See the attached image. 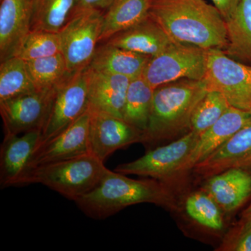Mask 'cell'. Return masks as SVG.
Wrapping results in <instances>:
<instances>
[{
	"mask_svg": "<svg viewBox=\"0 0 251 251\" xmlns=\"http://www.w3.org/2000/svg\"><path fill=\"white\" fill-rule=\"evenodd\" d=\"M149 15L175 42L221 50L227 45L226 20L204 0H152Z\"/></svg>",
	"mask_w": 251,
	"mask_h": 251,
	"instance_id": "obj_1",
	"label": "cell"
},
{
	"mask_svg": "<svg viewBox=\"0 0 251 251\" xmlns=\"http://www.w3.org/2000/svg\"><path fill=\"white\" fill-rule=\"evenodd\" d=\"M86 216L105 219L128 206L151 203L174 211L177 198L171 185L155 179H134L109 170L93 190L75 201Z\"/></svg>",
	"mask_w": 251,
	"mask_h": 251,
	"instance_id": "obj_2",
	"label": "cell"
},
{
	"mask_svg": "<svg viewBox=\"0 0 251 251\" xmlns=\"http://www.w3.org/2000/svg\"><path fill=\"white\" fill-rule=\"evenodd\" d=\"M208 92L204 80L181 79L165 84L153 92L145 145L175 140L191 131L196 107Z\"/></svg>",
	"mask_w": 251,
	"mask_h": 251,
	"instance_id": "obj_3",
	"label": "cell"
},
{
	"mask_svg": "<svg viewBox=\"0 0 251 251\" xmlns=\"http://www.w3.org/2000/svg\"><path fill=\"white\" fill-rule=\"evenodd\" d=\"M109 169L92 153L38 166L29 172L22 186L40 184L75 202L99 184Z\"/></svg>",
	"mask_w": 251,
	"mask_h": 251,
	"instance_id": "obj_4",
	"label": "cell"
},
{
	"mask_svg": "<svg viewBox=\"0 0 251 251\" xmlns=\"http://www.w3.org/2000/svg\"><path fill=\"white\" fill-rule=\"evenodd\" d=\"M103 21L102 10H77L58 31L61 52L69 72H78L90 66L100 42Z\"/></svg>",
	"mask_w": 251,
	"mask_h": 251,
	"instance_id": "obj_5",
	"label": "cell"
},
{
	"mask_svg": "<svg viewBox=\"0 0 251 251\" xmlns=\"http://www.w3.org/2000/svg\"><path fill=\"white\" fill-rule=\"evenodd\" d=\"M88 94L89 67L70 73L54 87L49 112L36 149L67 128L87 111Z\"/></svg>",
	"mask_w": 251,
	"mask_h": 251,
	"instance_id": "obj_6",
	"label": "cell"
},
{
	"mask_svg": "<svg viewBox=\"0 0 251 251\" xmlns=\"http://www.w3.org/2000/svg\"><path fill=\"white\" fill-rule=\"evenodd\" d=\"M206 60L207 50L175 42L161 54L150 58L142 76L153 89L181 79L202 80Z\"/></svg>",
	"mask_w": 251,
	"mask_h": 251,
	"instance_id": "obj_7",
	"label": "cell"
},
{
	"mask_svg": "<svg viewBox=\"0 0 251 251\" xmlns=\"http://www.w3.org/2000/svg\"><path fill=\"white\" fill-rule=\"evenodd\" d=\"M208 90L223 94L231 106L251 112V66L231 58L219 49L207 50Z\"/></svg>",
	"mask_w": 251,
	"mask_h": 251,
	"instance_id": "obj_8",
	"label": "cell"
},
{
	"mask_svg": "<svg viewBox=\"0 0 251 251\" xmlns=\"http://www.w3.org/2000/svg\"><path fill=\"white\" fill-rule=\"evenodd\" d=\"M199 137L195 132L189 131L171 143L150 150L135 161L119 165L115 171L151 177L171 186Z\"/></svg>",
	"mask_w": 251,
	"mask_h": 251,
	"instance_id": "obj_9",
	"label": "cell"
},
{
	"mask_svg": "<svg viewBox=\"0 0 251 251\" xmlns=\"http://www.w3.org/2000/svg\"><path fill=\"white\" fill-rule=\"evenodd\" d=\"M54 90H37L0 102L4 135H21L34 130L41 131Z\"/></svg>",
	"mask_w": 251,
	"mask_h": 251,
	"instance_id": "obj_10",
	"label": "cell"
},
{
	"mask_svg": "<svg viewBox=\"0 0 251 251\" xmlns=\"http://www.w3.org/2000/svg\"><path fill=\"white\" fill-rule=\"evenodd\" d=\"M89 111L90 151L102 161L105 162L117 150L132 144H144L145 132L130 125L124 119L103 112L90 110Z\"/></svg>",
	"mask_w": 251,
	"mask_h": 251,
	"instance_id": "obj_11",
	"label": "cell"
},
{
	"mask_svg": "<svg viewBox=\"0 0 251 251\" xmlns=\"http://www.w3.org/2000/svg\"><path fill=\"white\" fill-rule=\"evenodd\" d=\"M90 112L87 109L67 128L36 149L29 162V172L38 166L90 152Z\"/></svg>",
	"mask_w": 251,
	"mask_h": 251,
	"instance_id": "obj_12",
	"label": "cell"
},
{
	"mask_svg": "<svg viewBox=\"0 0 251 251\" xmlns=\"http://www.w3.org/2000/svg\"><path fill=\"white\" fill-rule=\"evenodd\" d=\"M250 124L251 112L231 106L212 126L200 135L196 146L180 168L175 181L184 179L197 163L214 152L239 130Z\"/></svg>",
	"mask_w": 251,
	"mask_h": 251,
	"instance_id": "obj_13",
	"label": "cell"
},
{
	"mask_svg": "<svg viewBox=\"0 0 251 251\" xmlns=\"http://www.w3.org/2000/svg\"><path fill=\"white\" fill-rule=\"evenodd\" d=\"M40 137V130H31L22 135H4L0 147L1 188L22 186Z\"/></svg>",
	"mask_w": 251,
	"mask_h": 251,
	"instance_id": "obj_14",
	"label": "cell"
},
{
	"mask_svg": "<svg viewBox=\"0 0 251 251\" xmlns=\"http://www.w3.org/2000/svg\"><path fill=\"white\" fill-rule=\"evenodd\" d=\"M201 188L229 215L251 198V168H230L206 178Z\"/></svg>",
	"mask_w": 251,
	"mask_h": 251,
	"instance_id": "obj_15",
	"label": "cell"
},
{
	"mask_svg": "<svg viewBox=\"0 0 251 251\" xmlns=\"http://www.w3.org/2000/svg\"><path fill=\"white\" fill-rule=\"evenodd\" d=\"M234 168H251V124L197 163L191 173L205 179Z\"/></svg>",
	"mask_w": 251,
	"mask_h": 251,
	"instance_id": "obj_16",
	"label": "cell"
},
{
	"mask_svg": "<svg viewBox=\"0 0 251 251\" xmlns=\"http://www.w3.org/2000/svg\"><path fill=\"white\" fill-rule=\"evenodd\" d=\"M31 0H1L0 61L15 57L31 29Z\"/></svg>",
	"mask_w": 251,
	"mask_h": 251,
	"instance_id": "obj_17",
	"label": "cell"
},
{
	"mask_svg": "<svg viewBox=\"0 0 251 251\" xmlns=\"http://www.w3.org/2000/svg\"><path fill=\"white\" fill-rule=\"evenodd\" d=\"M130 80L123 75L99 72L89 67V110L123 119Z\"/></svg>",
	"mask_w": 251,
	"mask_h": 251,
	"instance_id": "obj_18",
	"label": "cell"
},
{
	"mask_svg": "<svg viewBox=\"0 0 251 251\" xmlns=\"http://www.w3.org/2000/svg\"><path fill=\"white\" fill-rule=\"evenodd\" d=\"M175 211H180L183 218L200 232L214 237H224L227 232V214L201 188L188 193L182 199L177 198Z\"/></svg>",
	"mask_w": 251,
	"mask_h": 251,
	"instance_id": "obj_19",
	"label": "cell"
},
{
	"mask_svg": "<svg viewBox=\"0 0 251 251\" xmlns=\"http://www.w3.org/2000/svg\"><path fill=\"white\" fill-rule=\"evenodd\" d=\"M104 42L152 57L166 50L175 41L149 15L141 22Z\"/></svg>",
	"mask_w": 251,
	"mask_h": 251,
	"instance_id": "obj_20",
	"label": "cell"
},
{
	"mask_svg": "<svg viewBox=\"0 0 251 251\" xmlns=\"http://www.w3.org/2000/svg\"><path fill=\"white\" fill-rule=\"evenodd\" d=\"M151 57L105 43L96 50L89 67L99 72L123 75L130 80L143 75Z\"/></svg>",
	"mask_w": 251,
	"mask_h": 251,
	"instance_id": "obj_21",
	"label": "cell"
},
{
	"mask_svg": "<svg viewBox=\"0 0 251 251\" xmlns=\"http://www.w3.org/2000/svg\"><path fill=\"white\" fill-rule=\"evenodd\" d=\"M226 25L227 43L223 52L251 66V0H239Z\"/></svg>",
	"mask_w": 251,
	"mask_h": 251,
	"instance_id": "obj_22",
	"label": "cell"
},
{
	"mask_svg": "<svg viewBox=\"0 0 251 251\" xmlns=\"http://www.w3.org/2000/svg\"><path fill=\"white\" fill-rule=\"evenodd\" d=\"M152 0H113L103 14L100 42L133 27L149 16Z\"/></svg>",
	"mask_w": 251,
	"mask_h": 251,
	"instance_id": "obj_23",
	"label": "cell"
},
{
	"mask_svg": "<svg viewBox=\"0 0 251 251\" xmlns=\"http://www.w3.org/2000/svg\"><path fill=\"white\" fill-rule=\"evenodd\" d=\"M153 92L143 76L130 80L127 91L123 119L144 132L148 128Z\"/></svg>",
	"mask_w": 251,
	"mask_h": 251,
	"instance_id": "obj_24",
	"label": "cell"
},
{
	"mask_svg": "<svg viewBox=\"0 0 251 251\" xmlns=\"http://www.w3.org/2000/svg\"><path fill=\"white\" fill-rule=\"evenodd\" d=\"M77 0H31V29L58 32L69 21Z\"/></svg>",
	"mask_w": 251,
	"mask_h": 251,
	"instance_id": "obj_25",
	"label": "cell"
},
{
	"mask_svg": "<svg viewBox=\"0 0 251 251\" xmlns=\"http://www.w3.org/2000/svg\"><path fill=\"white\" fill-rule=\"evenodd\" d=\"M35 91L25 61L13 57L1 62L0 102Z\"/></svg>",
	"mask_w": 251,
	"mask_h": 251,
	"instance_id": "obj_26",
	"label": "cell"
},
{
	"mask_svg": "<svg viewBox=\"0 0 251 251\" xmlns=\"http://www.w3.org/2000/svg\"><path fill=\"white\" fill-rule=\"evenodd\" d=\"M25 62L31 80L38 91L52 90L70 74L62 52Z\"/></svg>",
	"mask_w": 251,
	"mask_h": 251,
	"instance_id": "obj_27",
	"label": "cell"
},
{
	"mask_svg": "<svg viewBox=\"0 0 251 251\" xmlns=\"http://www.w3.org/2000/svg\"><path fill=\"white\" fill-rule=\"evenodd\" d=\"M231 105L219 92L208 90L193 112L191 120V131L201 135L212 126L227 111Z\"/></svg>",
	"mask_w": 251,
	"mask_h": 251,
	"instance_id": "obj_28",
	"label": "cell"
},
{
	"mask_svg": "<svg viewBox=\"0 0 251 251\" xmlns=\"http://www.w3.org/2000/svg\"><path fill=\"white\" fill-rule=\"evenodd\" d=\"M61 52L58 32L31 29L15 57L25 61L50 57Z\"/></svg>",
	"mask_w": 251,
	"mask_h": 251,
	"instance_id": "obj_29",
	"label": "cell"
},
{
	"mask_svg": "<svg viewBox=\"0 0 251 251\" xmlns=\"http://www.w3.org/2000/svg\"><path fill=\"white\" fill-rule=\"evenodd\" d=\"M216 251H251V216L242 214L237 224L227 229Z\"/></svg>",
	"mask_w": 251,
	"mask_h": 251,
	"instance_id": "obj_30",
	"label": "cell"
},
{
	"mask_svg": "<svg viewBox=\"0 0 251 251\" xmlns=\"http://www.w3.org/2000/svg\"><path fill=\"white\" fill-rule=\"evenodd\" d=\"M112 1L113 0H77L74 11L87 9H106Z\"/></svg>",
	"mask_w": 251,
	"mask_h": 251,
	"instance_id": "obj_31",
	"label": "cell"
},
{
	"mask_svg": "<svg viewBox=\"0 0 251 251\" xmlns=\"http://www.w3.org/2000/svg\"><path fill=\"white\" fill-rule=\"evenodd\" d=\"M239 0H211L214 6L219 9L226 20L232 14Z\"/></svg>",
	"mask_w": 251,
	"mask_h": 251,
	"instance_id": "obj_32",
	"label": "cell"
},
{
	"mask_svg": "<svg viewBox=\"0 0 251 251\" xmlns=\"http://www.w3.org/2000/svg\"><path fill=\"white\" fill-rule=\"evenodd\" d=\"M242 214H247V215L251 216V203L250 205L248 206L247 209H245L244 211H243Z\"/></svg>",
	"mask_w": 251,
	"mask_h": 251,
	"instance_id": "obj_33",
	"label": "cell"
}]
</instances>
